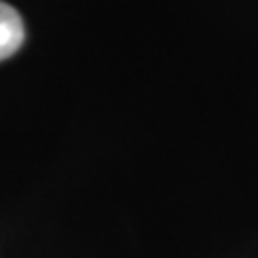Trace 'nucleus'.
Here are the masks:
<instances>
[{
	"label": "nucleus",
	"mask_w": 258,
	"mask_h": 258,
	"mask_svg": "<svg viewBox=\"0 0 258 258\" xmlns=\"http://www.w3.org/2000/svg\"><path fill=\"white\" fill-rule=\"evenodd\" d=\"M26 30L20 13L0 0V60L9 58L22 47Z\"/></svg>",
	"instance_id": "nucleus-1"
}]
</instances>
